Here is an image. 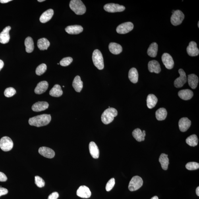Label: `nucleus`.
Masks as SVG:
<instances>
[{"instance_id":"nucleus-1","label":"nucleus","mask_w":199,"mask_h":199,"mask_svg":"<svg viewBox=\"0 0 199 199\" xmlns=\"http://www.w3.org/2000/svg\"><path fill=\"white\" fill-rule=\"evenodd\" d=\"M51 120L50 115L43 114L30 118L28 123L31 125L39 127L47 125L50 122Z\"/></svg>"},{"instance_id":"nucleus-2","label":"nucleus","mask_w":199,"mask_h":199,"mask_svg":"<svg viewBox=\"0 0 199 199\" xmlns=\"http://www.w3.org/2000/svg\"><path fill=\"white\" fill-rule=\"evenodd\" d=\"M117 115V110L113 108H109L105 110L101 115V121L105 124H108L113 121Z\"/></svg>"},{"instance_id":"nucleus-3","label":"nucleus","mask_w":199,"mask_h":199,"mask_svg":"<svg viewBox=\"0 0 199 199\" xmlns=\"http://www.w3.org/2000/svg\"><path fill=\"white\" fill-rule=\"evenodd\" d=\"M69 7L77 15H82L86 12L85 6L80 0H72L69 3Z\"/></svg>"},{"instance_id":"nucleus-4","label":"nucleus","mask_w":199,"mask_h":199,"mask_svg":"<svg viewBox=\"0 0 199 199\" xmlns=\"http://www.w3.org/2000/svg\"><path fill=\"white\" fill-rule=\"evenodd\" d=\"M93 64L97 69L102 70L104 68V60L102 54L98 49H95L92 55Z\"/></svg>"},{"instance_id":"nucleus-5","label":"nucleus","mask_w":199,"mask_h":199,"mask_svg":"<svg viewBox=\"0 0 199 199\" xmlns=\"http://www.w3.org/2000/svg\"><path fill=\"white\" fill-rule=\"evenodd\" d=\"M143 181L141 178L139 176H135L130 182L128 188L131 191H135L140 189L143 185Z\"/></svg>"},{"instance_id":"nucleus-6","label":"nucleus","mask_w":199,"mask_h":199,"mask_svg":"<svg viewBox=\"0 0 199 199\" xmlns=\"http://www.w3.org/2000/svg\"><path fill=\"white\" fill-rule=\"evenodd\" d=\"M185 16L181 10H175L171 17V22L174 26H177L181 24L184 19Z\"/></svg>"},{"instance_id":"nucleus-7","label":"nucleus","mask_w":199,"mask_h":199,"mask_svg":"<svg viewBox=\"0 0 199 199\" xmlns=\"http://www.w3.org/2000/svg\"><path fill=\"white\" fill-rule=\"evenodd\" d=\"M13 146V141L9 137L4 136L0 140V148L5 152L12 150Z\"/></svg>"},{"instance_id":"nucleus-8","label":"nucleus","mask_w":199,"mask_h":199,"mask_svg":"<svg viewBox=\"0 0 199 199\" xmlns=\"http://www.w3.org/2000/svg\"><path fill=\"white\" fill-rule=\"evenodd\" d=\"M104 9L106 12L110 13L122 12L125 10V8L123 5H120L119 4L115 3H109L105 5Z\"/></svg>"},{"instance_id":"nucleus-9","label":"nucleus","mask_w":199,"mask_h":199,"mask_svg":"<svg viewBox=\"0 0 199 199\" xmlns=\"http://www.w3.org/2000/svg\"><path fill=\"white\" fill-rule=\"evenodd\" d=\"M133 28V24L130 22H127L119 25L116 28V31L119 34H125L130 32Z\"/></svg>"},{"instance_id":"nucleus-10","label":"nucleus","mask_w":199,"mask_h":199,"mask_svg":"<svg viewBox=\"0 0 199 199\" xmlns=\"http://www.w3.org/2000/svg\"><path fill=\"white\" fill-rule=\"evenodd\" d=\"M179 72L180 75V77L176 79L174 82V85L177 88H181L187 82L186 74L184 70L182 69H180L179 70Z\"/></svg>"},{"instance_id":"nucleus-11","label":"nucleus","mask_w":199,"mask_h":199,"mask_svg":"<svg viewBox=\"0 0 199 199\" xmlns=\"http://www.w3.org/2000/svg\"><path fill=\"white\" fill-rule=\"evenodd\" d=\"M161 60L166 68L171 69L174 67V61L173 58L168 53H164L161 57Z\"/></svg>"},{"instance_id":"nucleus-12","label":"nucleus","mask_w":199,"mask_h":199,"mask_svg":"<svg viewBox=\"0 0 199 199\" xmlns=\"http://www.w3.org/2000/svg\"><path fill=\"white\" fill-rule=\"evenodd\" d=\"M76 194L78 196L84 198H90L92 194L89 188L85 186H80L77 191Z\"/></svg>"},{"instance_id":"nucleus-13","label":"nucleus","mask_w":199,"mask_h":199,"mask_svg":"<svg viewBox=\"0 0 199 199\" xmlns=\"http://www.w3.org/2000/svg\"><path fill=\"white\" fill-rule=\"evenodd\" d=\"M186 51L190 56L195 57L199 55V50L197 47L196 43L193 41H191L190 43L186 48Z\"/></svg>"},{"instance_id":"nucleus-14","label":"nucleus","mask_w":199,"mask_h":199,"mask_svg":"<svg viewBox=\"0 0 199 199\" xmlns=\"http://www.w3.org/2000/svg\"><path fill=\"white\" fill-rule=\"evenodd\" d=\"M38 152L43 157L51 159L55 155V153L53 149L46 147H41L39 149Z\"/></svg>"},{"instance_id":"nucleus-15","label":"nucleus","mask_w":199,"mask_h":199,"mask_svg":"<svg viewBox=\"0 0 199 199\" xmlns=\"http://www.w3.org/2000/svg\"><path fill=\"white\" fill-rule=\"evenodd\" d=\"M191 121L186 117L181 118L179 120V129L181 132H185L190 127L191 125Z\"/></svg>"},{"instance_id":"nucleus-16","label":"nucleus","mask_w":199,"mask_h":199,"mask_svg":"<svg viewBox=\"0 0 199 199\" xmlns=\"http://www.w3.org/2000/svg\"><path fill=\"white\" fill-rule=\"evenodd\" d=\"M11 29L10 26H7L0 33V43L5 44L9 42L10 39L9 32Z\"/></svg>"},{"instance_id":"nucleus-17","label":"nucleus","mask_w":199,"mask_h":199,"mask_svg":"<svg viewBox=\"0 0 199 199\" xmlns=\"http://www.w3.org/2000/svg\"><path fill=\"white\" fill-rule=\"evenodd\" d=\"M148 68L149 72L151 73L154 72L156 74H159L161 70V66L159 62L154 60L149 62Z\"/></svg>"},{"instance_id":"nucleus-18","label":"nucleus","mask_w":199,"mask_h":199,"mask_svg":"<svg viewBox=\"0 0 199 199\" xmlns=\"http://www.w3.org/2000/svg\"><path fill=\"white\" fill-rule=\"evenodd\" d=\"M48 107V103L46 101H38L33 105L32 110L35 112H40L45 110Z\"/></svg>"},{"instance_id":"nucleus-19","label":"nucleus","mask_w":199,"mask_h":199,"mask_svg":"<svg viewBox=\"0 0 199 199\" xmlns=\"http://www.w3.org/2000/svg\"><path fill=\"white\" fill-rule=\"evenodd\" d=\"M48 87V84L46 81L39 82L35 88L34 92L37 94H40L46 92Z\"/></svg>"},{"instance_id":"nucleus-20","label":"nucleus","mask_w":199,"mask_h":199,"mask_svg":"<svg viewBox=\"0 0 199 199\" xmlns=\"http://www.w3.org/2000/svg\"><path fill=\"white\" fill-rule=\"evenodd\" d=\"M65 30L69 34H78L83 32V28L82 26L75 25L66 27Z\"/></svg>"},{"instance_id":"nucleus-21","label":"nucleus","mask_w":199,"mask_h":199,"mask_svg":"<svg viewBox=\"0 0 199 199\" xmlns=\"http://www.w3.org/2000/svg\"><path fill=\"white\" fill-rule=\"evenodd\" d=\"M132 134L134 138L138 142H141L145 140L146 133L144 130L142 132L139 128H137L134 130Z\"/></svg>"},{"instance_id":"nucleus-22","label":"nucleus","mask_w":199,"mask_h":199,"mask_svg":"<svg viewBox=\"0 0 199 199\" xmlns=\"http://www.w3.org/2000/svg\"><path fill=\"white\" fill-rule=\"evenodd\" d=\"M54 10L52 9H49L43 12L40 16V20L42 23H46L51 19L54 15Z\"/></svg>"},{"instance_id":"nucleus-23","label":"nucleus","mask_w":199,"mask_h":199,"mask_svg":"<svg viewBox=\"0 0 199 199\" xmlns=\"http://www.w3.org/2000/svg\"><path fill=\"white\" fill-rule=\"evenodd\" d=\"M89 149L91 156L94 159H98L99 156V150L98 146L94 142H91L89 145Z\"/></svg>"},{"instance_id":"nucleus-24","label":"nucleus","mask_w":199,"mask_h":199,"mask_svg":"<svg viewBox=\"0 0 199 199\" xmlns=\"http://www.w3.org/2000/svg\"><path fill=\"white\" fill-rule=\"evenodd\" d=\"M193 95L192 91L189 89L182 90L178 93L180 98L184 100H189L192 98Z\"/></svg>"},{"instance_id":"nucleus-25","label":"nucleus","mask_w":199,"mask_h":199,"mask_svg":"<svg viewBox=\"0 0 199 199\" xmlns=\"http://www.w3.org/2000/svg\"><path fill=\"white\" fill-rule=\"evenodd\" d=\"M109 49L111 53L115 55L119 54L123 51V48L121 45L115 43H110Z\"/></svg>"},{"instance_id":"nucleus-26","label":"nucleus","mask_w":199,"mask_h":199,"mask_svg":"<svg viewBox=\"0 0 199 199\" xmlns=\"http://www.w3.org/2000/svg\"><path fill=\"white\" fill-rule=\"evenodd\" d=\"M188 82L190 86L192 89H195L197 86L199 79L196 74H192L188 76Z\"/></svg>"},{"instance_id":"nucleus-27","label":"nucleus","mask_w":199,"mask_h":199,"mask_svg":"<svg viewBox=\"0 0 199 199\" xmlns=\"http://www.w3.org/2000/svg\"><path fill=\"white\" fill-rule=\"evenodd\" d=\"M146 101L147 107L152 109L156 106L158 99L154 94H149L147 96Z\"/></svg>"},{"instance_id":"nucleus-28","label":"nucleus","mask_w":199,"mask_h":199,"mask_svg":"<svg viewBox=\"0 0 199 199\" xmlns=\"http://www.w3.org/2000/svg\"><path fill=\"white\" fill-rule=\"evenodd\" d=\"M74 89L77 92H80L83 88V82L79 76H77L74 78L72 83Z\"/></svg>"},{"instance_id":"nucleus-29","label":"nucleus","mask_w":199,"mask_h":199,"mask_svg":"<svg viewBox=\"0 0 199 199\" xmlns=\"http://www.w3.org/2000/svg\"><path fill=\"white\" fill-rule=\"evenodd\" d=\"M49 94L54 97H59L63 94L61 86L59 84H55L50 91Z\"/></svg>"},{"instance_id":"nucleus-30","label":"nucleus","mask_w":199,"mask_h":199,"mask_svg":"<svg viewBox=\"0 0 199 199\" xmlns=\"http://www.w3.org/2000/svg\"><path fill=\"white\" fill-rule=\"evenodd\" d=\"M128 78L130 81L133 84H136L138 82V70L135 68H132L130 69L128 73Z\"/></svg>"},{"instance_id":"nucleus-31","label":"nucleus","mask_w":199,"mask_h":199,"mask_svg":"<svg viewBox=\"0 0 199 199\" xmlns=\"http://www.w3.org/2000/svg\"><path fill=\"white\" fill-rule=\"evenodd\" d=\"M158 45L156 43H153L150 45L147 51V54L151 57L156 56L158 51Z\"/></svg>"},{"instance_id":"nucleus-32","label":"nucleus","mask_w":199,"mask_h":199,"mask_svg":"<svg viewBox=\"0 0 199 199\" xmlns=\"http://www.w3.org/2000/svg\"><path fill=\"white\" fill-rule=\"evenodd\" d=\"M25 46L26 47V50L28 53H31L34 49V43L32 38L28 37L26 38L24 41Z\"/></svg>"},{"instance_id":"nucleus-33","label":"nucleus","mask_w":199,"mask_h":199,"mask_svg":"<svg viewBox=\"0 0 199 199\" xmlns=\"http://www.w3.org/2000/svg\"><path fill=\"white\" fill-rule=\"evenodd\" d=\"M159 161L163 170L166 171L168 169L169 164V159L168 158L167 155L165 153H162L159 157Z\"/></svg>"},{"instance_id":"nucleus-34","label":"nucleus","mask_w":199,"mask_h":199,"mask_svg":"<svg viewBox=\"0 0 199 199\" xmlns=\"http://www.w3.org/2000/svg\"><path fill=\"white\" fill-rule=\"evenodd\" d=\"M50 45V43L46 38H41L37 41V46L40 50H47Z\"/></svg>"},{"instance_id":"nucleus-35","label":"nucleus","mask_w":199,"mask_h":199,"mask_svg":"<svg viewBox=\"0 0 199 199\" xmlns=\"http://www.w3.org/2000/svg\"><path fill=\"white\" fill-rule=\"evenodd\" d=\"M167 115L166 110L164 108H161L157 110L156 112V117L158 121L165 120Z\"/></svg>"},{"instance_id":"nucleus-36","label":"nucleus","mask_w":199,"mask_h":199,"mask_svg":"<svg viewBox=\"0 0 199 199\" xmlns=\"http://www.w3.org/2000/svg\"><path fill=\"white\" fill-rule=\"evenodd\" d=\"M198 140L197 136L196 135H192L188 137L186 140V142L191 146H196L198 145Z\"/></svg>"},{"instance_id":"nucleus-37","label":"nucleus","mask_w":199,"mask_h":199,"mask_svg":"<svg viewBox=\"0 0 199 199\" xmlns=\"http://www.w3.org/2000/svg\"><path fill=\"white\" fill-rule=\"evenodd\" d=\"M47 66L46 64H42L39 65L36 68V73L37 75L40 76L46 71Z\"/></svg>"},{"instance_id":"nucleus-38","label":"nucleus","mask_w":199,"mask_h":199,"mask_svg":"<svg viewBox=\"0 0 199 199\" xmlns=\"http://www.w3.org/2000/svg\"><path fill=\"white\" fill-rule=\"evenodd\" d=\"M186 169L189 171H194L199 168V164L196 162H190L186 164Z\"/></svg>"},{"instance_id":"nucleus-39","label":"nucleus","mask_w":199,"mask_h":199,"mask_svg":"<svg viewBox=\"0 0 199 199\" xmlns=\"http://www.w3.org/2000/svg\"><path fill=\"white\" fill-rule=\"evenodd\" d=\"M16 91L14 88L10 87L6 89L4 92V95L6 97H10L16 94Z\"/></svg>"},{"instance_id":"nucleus-40","label":"nucleus","mask_w":199,"mask_h":199,"mask_svg":"<svg viewBox=\"0 0 199 199\" xmlns=\"http://www.w3.org/2000/svg\"><path fill=\"white\" fill-rule=\"evenodd\" d=\"M35 183L38 187L42 188L45 185V182L42 178L38 176H35Z\"/></svg>"},{"instance_id":"nucleus-41","label":"nucleus","mask_w":199,"mask_h":199,"mask_svg":"<svg viewBox=\"0 0 199 199\" xmlns=\"http://www.w3.org/2000/svg\"><path fill=\"white\" fill-rule=\"evenodd\" d=\"M73 61V59L70 57L64 58L60 62V64L62 66H66L69 65Z\"/></svg>"},{"instance_id":"nucleus-42","label":"nucleus","mask_w":199,"mask_h":199,"mask_svg":"<svg viewBox=\"0 0 199 199\" xmlns=\"http://www.w3.org/2000/svg\"><path fill=\"white\" fill-rule=\"evenodd\" d=\"M115 184V180L114 178H112L107 182L105 189L107 191H109L113 189Z\"/></svg>"},{"instance_id":"nucleus-43","label":"nucleus","mask_w":199,"mask_h":199,"mask_svg":"<svg viewBox=\"0 0 199 199\" xmlns=\"http://www.w3.org/2000/svg\"><path fill=\"white\" fill-rule=\"evenodd\" d=\"M59 196V194L57 192H55L50 195L48 199H57Z\"/></svg>"},{"instance_id":"nucleus-44","label":"nucleus","mask_w":199,"mask_h":199,"mask_svg":"<svg viewBox=\"0 0 199 199\" xmlns=\"http://www.w3.org/2000/svg\"><path fill=\"white\" fill-rule=\"evenodd\" d=\"M8 180L7 176L5 174L0 172V181L5 182Z\"/></svg>"},{"instance_id":"nucleus-45","label":"nucleus","mask_w":199,"mask_h":199,"mask_svg":"<svg viewBox=\"0 0 199 199\" xmlns=\"http://www.w3.org/2000/svg\"><path fill=\"white\" fill-rule=\"evenodd\" d=\"M8 191L5 188L0 187V196L8 193Z\"/></svg>"},{"instance_id":"nucleus-46","label":"nucleus","mask_w":199,"mask_h":199,"mask_svg":"<svg viewBox=\"0 0 199 199\" xmlns=\"http://www.w3.org/2000/svg\"><path fill=\"white\" fill-rule=\"evenodd\" d=\"M4 64L2 60L0 59V71L3 67Z\"/></svg>"},{"instance_id":"nucleus-47","label":"nucleus","mask_w":199,"mask_h":199,"mask_svg":"<svg viewBox=\"0 0 199 199\" xmlns=\"http://www.w3.org/2000/svg\"><path fill=\"white\" fill-rule=\"evenodd\" d=\"M11 0H0V3H6L11 1Z\"/></svg>"},{"instance_id":"nucleus-48","label":"nucleus","mask_w":199,"mask_h":199,"mask_svg":"<svg viewBox=\"0 0 199 199\" xmlns=\"http://www.w3.org/2000/svg\"><path fill=\"white\" fill-rule=\"evenodd\" d=\"M196 193L197 196H199V186H198V187L196 188Z\"/></svg>"},{"instance_id":"nucleus-49","label":"nucleus","mask_w":199,"mask_h":199,"mask_svg":"<svg viewBox=\"0 0 199 199\" xmlns=\"http://www.w3.org/2000/svg\"><path fill=\"white\" fill-rule=\"evenodd\" d=\"M151 199H159L158 197L157 196H154Z\"/></svg>"},{"instance_id":"nucleus-50","label":"nucleus","mask_w":199,"mask_h":199,"mask_svg":"<svg viewBox=\"0 0 199 199\" xmlns=\"http://www.w3.org/2000/svg\"><path fill=\"white\" fill-rule=\"evenodd\" d=\"M45 1V0H38V1L39 2H43Z\"/></svg>"},{"instance_id":"nucleus-51","label":"nucleus","mask_w":199,"mask_h":199,"mask_svg":"<svg viewBox=\"0 0 199 199\" xmlns=\"http://www.w3.org/2000/svg\"><path fill=\"white\" fill-rule=\"evenodd\" d=\"M198 28H199V22H198Z\"/></svg>"}]
</instances>
